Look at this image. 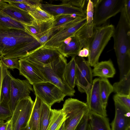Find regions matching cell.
Instances as JSON below:
<instances>
[{
  "label": "cell",
  "instance_id": "obj_1",
  "mask_svg": "<svg viewBox=\"0 0 130 130\" xmlns=\"http://www.w3.org/2000/svg\"><path fill=\"white\" fill-rule=\"evenodd\" d=\"M42 45L26 31L0 27V55L6 58L19 59Z\"/></svg>",
  "mask_w": 130,
  "mask_h": 130
},
{
  "label": "cell",
  "instance_id": "obj_2",
  "mask_svg": "<svg viewBox=\"0 0 130 130\" xmlns=\"http://www.w3.org/2000/svg\"><path fill=\"white\" fill-rule=\"evenodd\" d=\"M120 13L119 20L112 36L120 79L130 71V23L126 17L124 7Z\"/></svg>",
  "mask_w": 130,
  "mask_h": 130
},
{
  "label": "cell",
  "instance_id": "obj_3",
  "mask_svg": "<svg viewBox=\"0 0 130 130\" xmlns=\"http://www.w3.org/2000/svg\"><path fill=\"white\" fill-rule=\"evenodd\" d=\"M28 61L39 69L47 82L56 86L66 96H72L74 95L75 92V90L69 85L65 78L64 69L67 63L66 57L62 55L50 63L46 65Z\"/></svg>",
  "mask_w": 130,
  "mask_h": 130
},
{
  "label": "cell",
  "instance_id": "obj_4",
  "mask_svg": "<svg viewBox=\"0 0 130 130\" xmlns=\"http://www.w3.org/2000/svg\"><path fill=\"white\" fill-rule=\"evenodd\" d=\"M115 28L112 24L94 27L88 46L87 61L90 66L93 67L99 62L101 54L113 36Z\"/></svg>",
  "mask_w": 130,
  "mask_h": 130
},
{
  "label": "cell",
  "instance_id": "obj_5",
  "mask_svg": "<svg viewBox=\"0 0 130 130\" xmlns=\"http://www.w3.org/2000/svg\"><path fill=\"white\" fill-rule=\"evenodd\" d=\"M61 109L68 117L64 122L65 130H75L82 118L89 111L86 103L71 98L65 100Z\"/></svg>",
  "mask_w": 130,
  "mask_h": 130
},
{
  "label": "cell",
  "instance_id": "obj_6",
  "mask_svg": "<svg viewBox=\"0 0 130 130\" xmlns=\"http://www.w3.org/2000/svg\"><path fill=\"white\" fill-rule=\"evenodd\" d=\"M124 0H99L94 7V27L100 26L122 11Z\"/></svg>",
  "mask_w": 130,
  "mask_h": 130
},
{
  "label": "cell",
  "instance_id": "obj_7",
  "mask_svg": "<svg viewBox=\"0 0 130 130\" xmlns=\"http://www.w3.org/2000/svg\"><path fill=\"white\" fill-rule=\"evenodd\" d=\"M86 22V17H79L55 31L42 46L57 49L66 39L74 36Z\"/></svg>",
  "mask_w": 130,
  "mask_h": 130
},
{
  "label": "cell",
  "instance_id": "obj_8",
  "mask_svg": "<svg viewBox=\"0 0 130 130\" xmlns=\"http://www.w3.org/2000/svg\"><path fill=\"white\" fill-rule=\"evenodd\" d=\"M76 73L75 83L78 90L81 93H85L87 101L89 98L93 83L92 70L87 61L84 57H75Z\"/></svg>",
  "mask_w": 130,
  "mask_h": 130
},
{
  "label": "cell",
  "instance_id": "obj_9",
  "mask_svg": "<svg viewBox=\"0 0 130 130\" xmlns=\"http://www.w3.org/2000/svg\"><path fill=\"white\" fill-rule=\"evenodd\" d=\"M34 103L30 96L19 101L10 119L12 130H20L27 126Z\"/></svg>",
  "mask_w": 130,
  "mask_h": 130
},
{
  "label": "cell",
  "instance_id": "obj_10",
  "mask_svg": "<svg viewBox=\"0 0 130 130\" xmlns=\"http://www.w3.org/2000/svg\"><path fill=\"white\" fill-rule=\"evenodd\" d=\"M32 85L36 96L51 107L55 103L63 101L66 96L58 87L49 82L39 83Z\"/></svg>",
  "mask_w": 130,
  "mask_h": 130
},
{
  "label": "cell",
  "instance_id": "obj_11",
  "mask_svg": "<svg viewBox=\"0 0 130 130\" xmlns=\"http://www.w3.org/2000/svg\"><path fill=\"white\" fill-rule=\"evenodd\" d=\"M33 91L31 85L27 80H21L12 76L10 106L12 112L19 101L30 96L31 92Z\"/></svg>",
  "mask_w": 130,
  "mask_h": 130
},
{
  "label": "cell",
  "instance_id": "obj_12",
  "mask_svg": "<svg viewBox=\"0 0 130 130\" xmlns=\"http://www.w3.org/2000/svg\"><path fill=\"white\" fill-rule=\"evenodd\" d=\"M62 55L56 49L42 46L19 59L46 65L50 63Z\"/></svg>",
  "mask_w": 130,
  "mask_h": 130
},
{
  "label": "cell",
  "instance_id": "obj_13",
  "mask_svg": "<svg viewBox=\"0 0 130 130\" xmlns=\"http://www.w3.org/2000/svg\"><path fill=\"white\" fill-rule=\"evenodd\" d=\"M58 5L41 3V8L54 17L60 15L75 14L82 17H86V11L83 9L70 5L67 0L61 1Z\"/></svg>",
  "mask_w": 130,
  "mask_h": 130
},
{
  "label": "cell",
  "instance_id": "obj_14",
  "mask_svg": "<svg viewBox=\"0 0 130 130\" xmlns=\"http://www.w3.org/2000/svg\"><path fill=\"white\" fill-rule=\"evenodd\" d=\"M113 99L115 111L114 118L110 124L111 130H128L130 128V110Z\"/></svg>",
  "mask_w": 130,
  "mask_h": 130
},
{
  "label": "cell",
  "instance_id": "obj_15",
  "mask_svg": "<svg viewBox=\"0 0 130 130\" xmlns=\"http://www.w3.org/2000/svg\"><path fill=\"white\" fill-rule=\"evenodd\" d=\"M89 111L98 115L106 117V109L103 107L100 93V79H94L89 100L86 103Z\"/></svg>",
  "mask_w": 130,
  "mask_h": 130
},
{
  "label": "cell",
  "instance_id": "obj_16",
  "mask_svg": "<svg viewBox=\"0 0 130 130\" xmlns=\"http://www.w3.org/2000/svg\"><path fill=\"white\" fill-rule=\"evenodd\" d=\"M19 75L25 77L31 85L42 82H47L37 67L26 60L19 59Z\"/></svg>",
  "mask_w": 130,
  "mask_h": 130
},
{
  "label": "cell",
  "instance_id": "obj_17",
  "mask_svg": "<svg viewBox=\"0 0 130 130\" xmlns=\"http://www.w3.org/2000/svg\"><path fill=\"white\" fill-rule=\"evenodd\" d=\"M1 12L25 25H31L34 21L28 12L8 3Z\"/></svg>",
  "mask_w": 130,
  "mask_h": 130
},
{
  "label": "cell",
  "instance_id": "obj_18",
  "mask_svg": "<svg viewBox=\"0 0 130 130\" xmlns=\"http://www.w3.org/2000/svg\"><path fill=\"white\" fill-rule=\"evenodd\" d=\"M54 20L41 23H37L34 21L31 25H25V27L28 32L39 42L45 35L50 33L53 34L52 29Z\"/></svg>",
  "mask_w": 130,
  "mask_h": 130
},
{
  "label": "cell",
  "instance_id": "obj_19",
  "mask_svg": "<svg viewBox=\"0 0 130 130\" xmlns=\"http://www.w3.org/2000/svg\"><path fill=\"white\" fill-rule=\"evenodd\" d=\"M93 76L106 78H112L116 72L112 62L110 59L107 61L98 62L93 67Z\"/></svg>",
  "mask_w": 130,
  "mask_h": 130
},
{
  "label": "cell",
  "instance_id": "obj_20",
  "mask_svg": "<svg viewBox=\"0 0 130 130\" xmlns=\"http://www.w3.org/2000/svg\"><path fill=\"white\" fill-rule=\"evenodd\" d=\"M82 49L78 38L75 35L71 37V40L68 43H62L57 49L64 56L68 57L77 56L79 51Z\"/></svg>",
  "mask_w": 130,
  "mask_h": 130
},
{
  "label": "cell",
  "instance_id": "obj_21",
  "mask_svg": "<svg viewBox=\"0 0 130 130\" xmlns=\"http://www.w3.org/2000/svg\"><path fill=\"white\" fill-rule=\"evenodd\" d=\"M68 117L62 109H51L47 130H59Z\"/></svg>",
  "mask_w": 130,
  "mask_h": 130
},
{
  "label": "cell",
  "instance_id": "obj_22",
  "mask_svg": "<svg viewBox=\"0 0 130 130\" xmlns=\"http://www.w3.org/2000/svg\"><path fill=\"white\" fill-rule=\"evenodd\" d=\"M89 117L91 130H111L109 119L89 111Z\"/></svg>",
  "mask_w": 130,
  "mask_h": 130
},
{
  "label": "cell",
  "instance_id": "obj_23",
  "mask_svg": "<svg viewBox=\"0 0 130 130\" xmlns=\"http://www.w3.org/2000/svg\"><path fill=\"white\" fill-rule=\"evenodd\" d=\"M43 101L36 96L28 126L30 130H39L40 111Z\"/></svg>",
  "mask_w": 130,
  "mask_h": 130
},
{
  "label": "cell",
  "instance_id": "obj_24",
  "mask_svg": "<svg viewBox=\"0 0 130 130\" xmlns=\"http://www.w3.org/2000/svg\"><path fill=\"white\" fill-rule=\"evenodd\" d=\"M12 76L10 72L7 69L2 82L1 98V104L10 107V83Z\"/></svg>",
  "mask_w": 130,
  "mask_h": 130
},
{
  "label": "cell",
  "instance_id": "obj_25",
  "mask_svg": "<svg viewBox=\"0 0 130 130\" xmlns=\"http://www.w3.org/2000/svg\"><path fill=\"white\" fill-rule=\"evenodd\" d=\"M100 93L102 105L106 109L110 94L113 92L112 85L107 78L100 77Z\"/></svg>",
  "mask_w": 130,
  "mask_h": 130
},
{
  "label": "cell",
  "instance_id": "obj_26",
  "mask_svg": "<svg viewBox=\"0 0 130 130\" xmlns=\"http://www.w3.org/2000/svg\"><path fill=\"white\" fill-rule=\"evenodd\" d=\"M113 92L118 95H130V71L119 81L112 85Z\"/></svg>",
  "mask_w": 130,
  "mask_h": 130
},
{
  "label": "cell",
  "instance_id": "obj_27",
  "mask_svg": "<svg viewBox=\"0 0 130 130\" xmlns=\"http://www.w3.org/2000/svg\"><path fill=\"white\" fill-rule=\"evenodd\" d=\"M75 57H72L70 61L67 63L64 71L65 78L67 83L73 89L76 85L75 80L76 66Z\"/></svg>",
  "mask_w": 130,
  "mask_h": 130
},
{
  "label": "cell",
  "instance_id": "obj_28",
  "mask_svg": "<svg viewBox=\"0 0 130 130\" xmlns=\"http://www.w3.org/2000/svg\"><path fill=\"white\" fill-rule=\"evenodd\" d=\"M0 27L4 28L20 29L28 32L25 25L1 12L0 13Z\"/></svg>",
  "mask_w": 130,
  "mask_h": 130
},
{
  "label": "cell",
  "instance_id": "obj_29",
  "mask_svg": "<svg viewBox=\"0 0 130 130\" xmlns=\"http://www.w3.org/2000/svg\"><path fill=\"white\" fill-rule=\"evenodd\" d=\"M51 109V107L43 101L40 111L39 130H47L49 122Z\"/></svg>",
  "mask_w": 130,
  "mask_h": 130
},
{
  "label": "cell",
  "instance_id": "obj_30",
  "mask_svg": "<svg viewBox=\"0 0 130 130\" xmlns=\"http://www.w3.org/2000/svg\"><path fill=\"white\" fill-rule=\"evenodd\" d=\"M78 17L75 14L60 15L54 17L52 27L53 33L64 25L75 20Z\"/></svg>",
  "mask_w": 130,
  "mask_h": 130
},
{
  "label": "cell",
  "instance_id": "obj_31",
  "mask_svg": "<svg viewBox=\"0 0 130 130\" xmlns=\"http://www.w3.org/2000/svg\"><path fill=\"white\" fill-rule=\"evenodd\" d=\"M37 23L46 22L54 19V17L41 8L40 7L36 8V10L29 13Z\"/></svg>",
  "mask_w": 130,
  "mask_h": 130
},
{
  "label": "cell",
  "instance_id": "obj_32",
  "mask_svg": "<svg viewBox=\"0 0 130 130\" xmlns=\"http://www.w3.org/2000/svg\"><path fill=\"white\" fill-rule=\"evenodd\" d=\"M1 60L7 69L12 70L16 69L19 70L20 63L19 59L17 58H6L3 56H0Z\"/></svg>",
  "mask_w": 130,
  "mask_h": 130
},
{
  "label": "cell",
  "instance_id": "obj_33",
  "mask_svg": "<svg viewBox=\"0 0 130 130\" xmlns=\"http://www.w3.org/2000/svg\"><path fill=\"white\" fill-rule=\"evenodd\" d=\"M89 111L82 118L75 130H91L89 117Z\"/></svg>",
  "mask_w": 130,
  "mask_h": 130
},
{
  "label": "cell",
  "instance_id": "obj_34",
  "mask_svg": "<svg viewBox=\"0 0 130 130\" xmlns=\"http://www.w3.org/2000/svg\"><path fill=\"white\" fill-rule=\"evenodd\" d=\"M12 114V112L10 107L0 104V120L8 121L11 118Z\"/></svg>",
  "mask_w": 130,
  "mask_h": 130
},
{
  "label": "cell",
  "instance_id": "obj_35",
  "mask_svg": "<svg viewBox=\"0 0 130 130\" xmlns=\"http://www.w3.org/2000/svg\"><path fill=\"white\" fill-rule=\"evenodd\" d=\"M6 2L13 5L28 13L34 11L36 8L30 7L28 5L22 3L9 1L8 0H4Z\"/></svg>",
  "mask_w": 130,
  "mask_h": 130
},
{
  "label": "cell",
  "instance_id": "obj_36",
  "mask_svg": "<svg viewBox=\"0 0 130 130\" xmlns=\"http://www.w3.org/2000/svg\"><path fill=\"white\" fill-rule=\"evenodd\" d=\"M113 99H116L130 110V95H123L116 94L114 95Z\"/></svg>",
  "mask_w": 130,
  "mask_h": 130
},
{
  "label": "cell",
  "instance_id": "obj_37",
  "mask_svg": "<svg viewBox=\"0 0 130 130\" xmlns=\"http://www.w3.org/2000/svg\"><path fill=\"white\" fill-rule=\"evenodd\" d=\"M9 1L19 2L25 3L28 5L35 8L41 7L42 0H8Z\"/></svg>",
  "mask_w": 130,
  "mask_h": 130
},
{
  "label": "cell",
  "instance_id": "obj_38",
  "mask_svg": "<svg viewBox=\"0 0 130 130\" xmlns=\"http://www.w3.org/2000/svg\"><path fill=\"white\" fill-rule=\"evenodd\" d=\"M7 69L0 60V104L2 83Z\"/></svg>",
  "mask_w": 130,
  "mask_h": 130
},
{
  "label": "cell",
  "instance_id": "obj_39",
  "mask_svg": "<svg viewBox=\"0 0 130 130\" xmlns=\"http://www.w3.org/2000/svg\"><path fill=\"white\" fill-rule=\"evenodd\" d=\"M67 1L71 5L83 9L86 1L85 0H67Z\"/></svg>",
  "mask_w": 130,
  "mask_h": 130
},
{
  "label": "cell",
  "instance_id": "obj_40",
  "mask_svg": "<svg viewBox=\"0 0 130 130\" xmlns=\"http://www.w3.org/2000/svg\"><path fill=\"white\" fill-rule=\"evenodd\" d=\"M124 8L126 17L130 23V0H124Z\"/></svg>",
  "mask_w": 130,
  "mask_h": 130
},
{
  "label": "cell",
  "instance_id": "obj_41",
  "mask_svg": "<svg viewBox=\"0 0 130 130\" xmlns=\"http://www.w3.org/2000/svg\"><path fill=\"white\" fill-rule=\"evenodd\" d=\"M9 121L5 122L4 121L0 120V130H6Z\"/></svg>",
  "mask_w": 130,
  "mask_h": 130
},
{
  "label": "cell",
  "instance_id": "obj_42",
  "mask_svg": "<svg viewBox=\"0 0 130 130\" xmlns=\"http://www.w3.org/2000/svg\"><path fill=\"white\" fill-rule=\"evenodd\" d=\"M8 5L7 2L4 1V0H0V13L2 10Z\"/></svg>",
  "mask_w": 130,
  "mask_h": 130
},
{
  "label": "cell",
  "instance_id": "obj_43",
  "mask_svg": "<svg viewBox=\"0 0 130 130\" xmlns=\"http://www.w3.org/2000/svg\"><path fill=\"white\" fill-rule=\"evenodd\" d=\"M82 49L83 51L84 57H88L89 53V49L86 48H83Z\"/></svg>",
  "mask_w": 130,
  "mask_h": 130
},
{
  "label": "cell",
  "instance_id": "obj_44",
  "mask_svg": "<svg viewBox=\"0 0 130 130\" xmlns=\"http://www.w3.org/2000/svg\"><path fill=\"white\" fill-rule=\"evenodd\" d=\"M77 56L82 57H84L83 51V49H81L79 51Z\"/></svg>",
  "mask_w": 130,
  "mask_h": 130
},
{
  "label": "cell",
  "instance_id": "obj_45",
  "mask_svg": "<svg viewBox=\"0 0 130 130\" xmlns=\"http://www.w3.org/2000/svg\"><path fill=\"white\" fill-rule=\"evenodd\" d=\"M6 130H12L10 119L9 121Z\"/></svg>",
  "mask_w": 130,
  "mask_h": 130
},
{
  "label": "cell",
  "instance_id": "obj_46",
  "mask_svg": "<svg viewBox=\"0 0 130 130\" xmlns=\"http://www.w3.org/2000/svg\"><path fill=\"white\" fill-rule=\"evenodd\" d=\"M59 130H65L64 122L63 123Z\"/></svg>",
  "mask_w": 130,
  "mask_h": 130
},
{
  "label": "cell",
  "instance_id": "obj_47",
  "mask_svg": "<svg viewBox=\"0 0 130 130\" xmlns=\"http://www.w3.org/2000/svg\"><path fill=\"white\" fill-rule=\"evenodd\" d=\"M20 130H30L28 125L26 127L21 129Z\"/></svg>",
  "mask_w": 130,
  "mask_h": 130
},
{
  "label": "cell",
  "instance_id": "obj_48",
  "mask_svg": "<svg viewBox=\"0 0 130 130\" xmlns=\"http://www.w3.org/2000/svg\"><path fill=\"white\" fill-rule=\"evenodd\" d=\"M128 130H130V128H129L128 129Z\"/></svg>",
  "mask_w": 130,
  "mask_h": 130
}]
</instances>
